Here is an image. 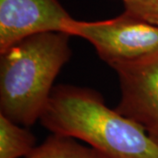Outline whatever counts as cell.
Here are the masks:
<instances>
[{"instance_id": "1", "label": "cell", "mask_w": 158, "mask_h": 158, "mask_svg": "<svg viewBox=\"0 0 158 158\" xmlns=\"http://www.w3.org/2000/svg\"><path fill=\"white\" fill-rule=\"evenodd\" d=\"M40 120L52 134L85 141L107 158H158V145L146 131L90 88L54 87Z\"/></svg>"}, {"instance_id": "2", "label": "cell", "mask_w": 158, "mask_h": 158, "mask_svg": "<svg viewBox=\"0 0 158 158\" xmlns=\"http://www.w3.org/2000/svg\"><path fill=\"white\" fill-rule=\"evenodd\" d=\"M69 37L34 34L0 53V113L26 127L40 118L57 75L71 57Z\"/></svg>"}, {"instance_id": "3", "label": "cell", "mask_w": 158, "mask_h": 158, "mask_svg": "<svg viewBox=\"0 0 158 158\" xmlns=\"http://www.w3.org/2000/svg\"><path fill=\"white\" fill-rule=\"evenodd\" d=\"M63 33L89 41L110 67L132 62L158 51V27L125 11L118 17L99 21L70 19Z\"/></svg>"}, {"instance_id": "4", "label": "cell", "mask_w": 158, "mask_h": 158, "mask_svg": "<svg viewBox=\"0 0 158 158\" xmlns=\"http://www.w3.org/2000/svg\"><path fill=\"white\" fill-rule=\"evenodd\" d=\"M111 68L120 86L115 110L140 125L158 145V51Z\"/></svg>"}, {"instance_id": "5", "label": "cell", "mask_w": 158, "mask_h": 158, "mask_svg": "<svg viewBox=\"0 0 158 158\" xmlns=\"http://www.w3.org/2000/svg\"><path fill=\"white\" fill-rule=\"evenodd\" d=\"M70 19L57 0H0V53L34 34L63 33Z\"/></svg>"}, {"instance_id": "6", "label": "cell", "mask_w": 158, "mask_h": 158, "mask_svg": "<svg viewBox=\"0 0 158 158\" xmlns=\"http://www.w3.org/2000/svg\"><path fill=\"white\" fill-rule=\"evenodd\" d=\"M25 158H107L69 136L52 134Z\"/></svg>"}, {"instance_id": "7", "label": "cell", "mask_w": 158, "mask_h": 158, "mask_svg": "<svg viewBox=\"0 0 158 158\" xmlns=\"http://www.w3.org/2000/svg\"><path fill=\"white\" fill-rule=\"evenodd\" d=\"M35 143V137L26 127L0 113V158L27 157Z\"/></svg>"}, {"instance_id": "8", "label": "cell", "mask_w": 158, "mask_h": 158, "mask_svg": "<svg viewBox=\"0 0 158 158\" xmlns=\"http://www.w3.org/2000/svg\"><path fill=\"white\" fill-rule=\"evenodd\" d=\"M124 2L125 11L132 15L143 19L147 11L149 0H122Z\"/></svg>"}, {"instance_id": "9", "label": "cell", "mask_w": 158, "mask_h": 158, "mask_svg": "<svg viewBox=\"0 0 158 158\" xmlns=\"http://www.w3.org/2000/svg\"><path fill=\"white\" fill-rule=\"evenodd\" d=\"M143 20L158 27V0H149Z\"/></svg>"}]
</instances>
